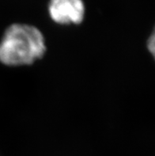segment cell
Here are the masks:
<instances>
[{
    "label": "cell",
    "instance_id": "cell-1",
    "mask_svg": "<svg viewBox=\"0 0 155 156\" xmlns=\"http://www.w3.org/2000/svg\"><path fill=\"white\" fill-rule=\"evenodd\" d=\"M48 46L43 33L27 23H13L0 40V63L7 67L33 65L46 55Z\"/></svg>",
    "mask_w": 155,
    "mask_h": 156
},
{
    "label": "cell",
    "instance_id": "cell-3",
    "mask_svg": "<svg viewBox=\"0 0 155 156\" xmlns=\"http://www.w3.org/2000/svg\"><path fill=\"white\" fill-rule=\"evenodd\" d=\"M155 39H154V33H152L151 35L150 36L146 42V48L148 51L152 55H154V48H155Z\"/></svg>",
    "mask_w": 155,
    "mask_h": 156
},
{
    "label": "cell",
    "instance_id": "cell-2",
    "mask_svg": "<svg viewBox=\"0 0 155 156\" xmlns=\"http://www.w3.org/2000/svg\"><path fill=\"white\" fill-rule=\"evenodd\" d=\"M48 11L55 23L61 26L79 25L84 21L86 6L83 0H49Z\"/></svg>",
    "mask_w": 155,
    "mask_h": 156
}]
</instances>
